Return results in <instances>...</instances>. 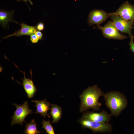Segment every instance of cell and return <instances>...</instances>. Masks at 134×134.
I'll return each instance as SVG.
<instances>
[{
    "label": "cell",
    "instance_id": "obj_1",
    "mask_svg": "<svg viewBox=\"0 0 134 134\" xmlns=\"http://www.w3.org/2000/svg\"><path fill=\"white\" fill-rule=\"evenodd\" d=\"M104 94L97 85L89 87L84 90L79 96L81 100L80 111H86L90 109L100 110L102 104L99 102V98L103 96Z\"/></svg>",
    "mask_w": 134,
    "mask_h": 134
},
{
    "label": "cell",
    "instance_id": "obj_2",
    "mask_svg": "<svg viewBox=\"0 0 134 134\" xmlns=\"http://www.w3.org/2000/svg\"><path fill=\"white\" fill-rule=\"evenodd\" d=\"M105 104L111 112V115L117 117L126 107L128 101L123 93L118 91H112L104 94Z\"/></svg>",
    "mask_w": 134,
    "mask_h": 134
},
{
    "label": "cell",
    "instance_id": "obj_3",
    "mask_svg": "<svg viewBox=\"0 0 134 134\" xmlns=\"http://www.w3.org/2000/svg\"><path fill=\"white\" fill-rule=\"evenodd\" d=\"M77 121L82 127L90 129L94 133H110L112 131V126L109 123L95 122L81 118Z\"/></svg>",
    "mask_w": 134,
    "mask_h": 134
},
{
    "label": "cell",
    "instance_id": "obj_4",
    "mask_svg": "<svg viewBox=\"0 0 134 134\" xmlns=\"http://www.w3.org/2000/svg\"><path fill=\"white\" fill-rule=\"evenodd\" d=\"M16 108V109L14 112V115L12 117L11 126L15 124H20L22 125L23 122H25V118L29 114L33 112V110L30 109L28 107L27 101L24 102L22 105L15 103H13Z\"/></svg>",
    "mask_w": 134,
    "mask_h": 134
},
{
    "label": "cell",
    "instance_id": "obj_5",
    "mask_svg": "<svg viewBox=\"0 0 134 134\" xmlns=\"http://www.w3.org/2000/svg\"><path fill=\"white\" fill-rule=\"evenodd\" d=\"M96 28L101 31L103 36L108 39L121 40L127 38L121 34L114 25L112 22L110 21L104 26L98 25Z\"/></svg>",
    "mask_w": 134,
    "mask_h": 134
},
{
    "label": "cell",
    "instance_id": "obj_6",
    "mask_svg": "<svg viewBox=\"0 0 134 134\" xmlns=\"http://www.w3.org/2000/svg\"><path fill=\"white\" fill-rule=\"evenodd\" d=\"M110 14L112 22L117 29L122 33H127L131 37L132 35L131 31L134 25V21L126 20L116 14Z\"/></svg>",
    "mask_w": 134,
    "mask_h": 134
},
{
    "label": "cell",
    "instance_id": "obj_7",
    "mask_svg": "<svg viewBox=\"0 0 134 134\" xmlns=\"http://www.w3.org/2000/svg\"><path fill=\"white\" fill-rule=\"evenodd\" d=\"M111 116L106 111L102 110L99 113L86 111L83 113L81 118L95 122L109 123Z\"/></svg>",
    "mask_w": 134,
    "mask_h": 134
},
{
    "label": "cell",
    "instance_id": "obj_8",
    "mask_svg": "<svg viewBox=\"0 0 134 134\" xmlns=\"http://www.w3.org/2000/svg\"><path fill=\"white\" fill-rule=\"evenodd\" d=\"M118 15L127 20L134 21V5L128 1L123 3L114 12L111 13Z\"/></svg>",
    "mask_w": 134,
    "mask_h": 134
},
{
    "label": "cell",
    "instance_id": "obj_9",
    "mask_svg": "<svg viewBox=\"0 0 134 134\" xmlns=\"http://www.w3.org/2000/svg\"><path fill=\"white\" fill-rule=\"evenodd\" d=\"M110 15L105 11L100 10H94L90 13L88 22L89 26L99 25L105 21Z\"/></svg>",
    "mask_w": 134,
    "mask_h": 134
},
{
    "label": "cell",
    "instance_id": "obj_10",
    "mask_svg": "<svg viewBox=\"0 0 134 134\" xmlns=\"http://www.w3.org/2000/svg\"><path fill=\"white\" fill-rule=\"evenodd\" d=\"M35 103L34 107L36 108V110L34 113L36 114H40L41 116H43L45 119V116H47L50 118L49 114L47 112L49 110L51 104L47 101L46 99L39 100H32L31 101Z\"/></svg>",
    "mask_w": 134,
    "mask_h": 134
},
{
    "label": "cell",
    "instance_id": "obj_11",
    "mask_svg": "<svg viewBox=\"0 0 134 134\" xmlns=\"http://www.w3.org/2000/svg\"><path fill=\"white\" fill-rule=\"evenodd\" d=\"M21 26V29L18 31H15L12 34L4 37H2L3 39H6L12 36H16L19 37L24 35L30 36L35 34L37 31L36 26H30L22 23L21 24L17 23Z\"/></svg>",
    "mask_w": 134,
    "mask_h": 134
},
{
    "label": "cell",
    "instance_id": "obj_12",
    "mask_svg": "<svg viewBox=\"0 0 134 134\" xmlns=\"http://www.w3.org/2000/svg\"><path fill=\"white\" fill-rule=\"evenodd\" d=\"M21 71L24 74V79H23L21 78L23 81V83H21L18 81H16L23 85L28 97L29 98H32L34 97L36 93L37 89L32 80V78L31 79L30 78H26L25 77V72H23L22 71Z\"/></svg>",
    "mask_w": 134,
    "mask_h": 134
},
{
    "label": "cell",
    "instance_id": "obj_13",
    "mask_svg": "<svg viewBox=\"0 0 134 134\" xmlns=\"http://www.w3.org/2000/svg\"><path fill=\"white\" fill-rule=\"evenodd\" d=\"M14 12V10L8 11L0 9V23L3 28L7 27L9 28L8 23L10 22L17 23L13 17Z\"/></svg>",
    "mask_w": 134,
    "mask_h": 134
},
{
    "label": "cell",
    "instance_id": "obj_14",
    "mask_svg": "<svg viewBox=\"0 0 134 134\" xmlns=\"http://www.w3.org/2000/svg\"><path fill=\"white\" fill-rule=\"evenodd\" d=\"M50 109L51 111L49 115H50L53 118L52 122L53 123H58L61 118L62 108L58 105L51 104Z\"/></svg>",
    "mask_w": 134,
    "mask_h": 134
},
{
    "label": "cell",
    "instance_id": "obj_15",
    "mask_svg": "<svg viewBox=\"0 0 134 134\" xmlns=\"http://www.w3.org/2000/svg\"><path fill=\"white\" fill-rule=\"evenodd\" d=\"M26 129L23 133L26 134H36L45 132L40 131L37 129L36 123L34 119H33L30 122L28 123L26 122Z\"/></svg>",
    "mask_w": 134,
    "mask_h": 134
},
{
    "label": "cell",
    "instance_id": "obj_16",
    "mask_svg": "<svg viewBox=\"0 0 134 134\" xmlns=\"http://www.w3.org/2000/svg\"><path fill=\"white\" fill-rule=\"evenodd\" d=\"M42 128L45 130L46 133L48 134H55V133L53 127L49 120L46 121L44 120L42 122Z\"/></svg>",
    "mask_w": 134,
    "mask_h": 134
},
{
    "label": "cell",
    "instance_id": "obj_17",
    "mask_svg": "<svg viewBox=\"0 0 134 134\" xmlns=\"http://www.w3.org/2000/svg\"><path fill=\"white\" fill-rule=\"evenodd\" d=\"M30 36V39L32 43H36L38 42L39 39L35 33L31 34Z\"/></svg>",
    "mask_w": 134,
    "mask_h": 134
},
{
    "label": "cell",
    "instance_id": "obj_18",
    "mask_svg": "<svg viewBox=\"0 0 134 134\" xmlns=\"http://www.w3.org/2000/svg\"><path fill=\"white\" fill-rule=\"evenodd\" d=\"M131 40L129 44L130 46V50L134 53V37L132 35L131 37Z\"/></svg>",
    "mask_w": 134,
    "mask_h": 134
},
{
    "label": "cell",
    "instance_id": "obj_19",
    "mask_svg": "<svg viewBox=\"0 0 134 134\" xmlns=\"http://www.w3.org/2000/svg\"><path fill=\"white\" fill-rule=\"evenodd\" d=\"M36 28L39 31H42L44 29V24L42 22L38 23L36 26Z\"/></svg>",
    "mask_w": 134,
    "mask_h": 134
},
{
    "label": "cell",
    "instance_id": "obj_20",
    "mask_svg": "<svg viewBox=\"0 0 134 134\" xmlns=\"http://www.w3.org/2000/svg\"><path fill=\"white\" fill-rule=\"evenodd\" d=\"M39 40L41 39L43 37V34L40 31H37L35 33Z\"/></svg>",
    "mask_w": 134,
    "mask_h": 134
},
{
    "label": "cell",
    "instance_id": "obj_21",
    "mask_svg": "<svg viewBox=\"0 0 134 134\" xmlns=\"http://www.w3.org/2000/svg\"><path fill=\"white\" fill-rule=\"evenodd\" d=\"M20 0H22L24 1L25 2V3H26L27 4V5L28 6V7L29 8V10H30V8L29 7V6H28V5L27 3V1H29L30 3L31 4V5H32L33 4V2L31 1V0H16V1H19Z\"/></svg>",
    "mask_w": 134,
    "mask_h": 134
},
{
    "label": "cell",
    "instance_id": "obj_22",
    "mask_svg": "<svg viewBox=\"0 0 134 134\" xmlns=\"http://www.w3.org/2000/svg\"><path fill=\"white\" fill-rule=\"evenodd\" d=\"M133 28L134 29V26L133 27Z\"/></svg>",
    "mask_w": 134,
    "mask_h": 134
}]
</instances>
